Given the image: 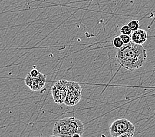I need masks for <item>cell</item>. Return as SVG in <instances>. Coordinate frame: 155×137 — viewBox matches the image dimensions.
Instances as JSON below:
<instances>
[{
	"mask_svg": "<svg viewBox=\"0 0 155 137\" xmlns=\"http://www.w3.org/2000/svg\"><path fill=\"white\" fill-rule=\"evenodd\" d=\"M147 50L143 45H138L131 41L124 44L116 51V60L121 67L133 71L143 66L147 60Z\"/></svg>",
	"mask_w": 155,
	"mask_h": 137,
	"instance_id": "obj_1",
	"label": "cell"
},
{
	"mask_svg": "<svg viewBox=\"0 0 155 137\" xmlns=\"http://www.w3.org/2000/svg\"><path fill=\"white\" fill-rule=\"evenodd\" d=\"M53 135L61 137H73L75 134L83 135L84 126L83 122L75 117H65L54 124Z\"/></svg>",
	"mask_w": 155,
	"mask_h": 137,
	"instance_id": "obj_2",
	"label": "cell"
},
{
	"mask_svg": "<svg viewBox=\"0 0 155 137\" xmlns=\"http://www.w3.org/2000/svg\"><path fill=\"white\" fill-rule=\"evenodd\" d=\"M110 134L112 137H117L125 133L134 135L135 127L131 121L125 118H121L112 122L109 128Z\"/></svg>",
	"mask_w": 155,
	"mask_h": 137,
	"instance_id": "obj_3",
	"label": "cell"
},
{
	"mask_svg": "<svg viewBox=\"0 0 155 137\" xmlns=\"http://www.w3.org/2000/svg\"><path fill=\"white\" fill-rule=\"evenodd\" d=\"M69 81L61 79L57 81L51 88V93L54 101L57 104L64 103L67 96Z\"/></svg>",
	"mask_w": 155,
	"mask_h": 137,
	"instance_id": "obj_4",
	"label": "cell"
},
{
	"mask_svg": "<svg viewBox=\"0 0 155 137\" xmlns=\"http://www.w3.org/2000/svg\"><path fill=\"white\" fill-rule=\"evenodd\" d=\"M82 97V88L76 82H69L67 96L64 103L68 106H74L78 103Z\"/></svg>",
	"mask_w": 155,
	"mask_h": 137,
	"instance_id": "obj_5",
	"label": "cell"
},
{
	"mask_svg": "<svg viewBox=\"0 0 155 137\" xmlns=\"http://www.w3.org/2000/svg\"><path fill=\"white\" fill-rule=\"evenodd\" d=\"M25 83L32 91H39L45 86L46 77L40 73L37 77H32L28 73L25 79Z\"/></svg>",
	"mask_w": 155,
	"mask_h": 137,
	"instance_id": "obj_6",
	"label": "cell"
},
{
	"mask_svg": "<svg viewBox=\"0 0 155 137\" xmlns=\"http://www.w3.org/2000/svg\"><path fill=\"white\" fill-rule=\"evenodd\" d=\"M148 39V34L147 32L143 29H139V30L132 32L131 35V41L138 45H143L147 42Z\"/></svg>",
	"mask_w": 155,
	"mask_h": 137,
	"instance_id": "obj_7",
	"label": "cell"
},
{
	"mask_svg": "<svg viewBox=\"0 0 155 137\" xmlns=\"http://www.w3.org/2000/svg\"><path fill=\"white\" fill-rule=\"evenodd\" d=\"M112 45L117 49L122 47L124 45V44L122 41V40L121 39L120 36H117L114 38L112 40Z\"/></svg>",
	"mask_w": 155,
	"mask_h": 137,
	"instance_id": "obj_8",
	"label": "cell"
},
{
	"mask_svg": "<svg viewBox=\"0 0 155 137\" xmlns=\"http://www.w3.org/2000/svg\"><path fill=\"white\" fill-rule=\"evenodd\" d=\"M128 27L130 28L132 32H134L137 31L139 29L140 24H139V21L138 20H132L130 21L127 24Z\"/></svg>",
	"mask_w": 155,
	"mask_h": 137,
	"instance_id": "obj_9",
	"label": "cell"
},
{
	"mask_svg": "<svg viewBox=\"0 0 155 137\" xmlns=\"http://www.w3.org/2000/svg\"><path fill=\"white\" fill-rule=\"evenodd\" d=\"M120 32L121 33V34L124 35H128V36H131L132 34V31L130 29V28L128 27L127 24L124 25L121 27L120 29Z\"/></svg>",
	"mask_w": 155,
	"mask_h": 137,
	"instance_id": "obj_10",
	"label": "cell"
},
{
	"mask_svg": "<svg viewBox=\"0 0 155 137\" xmlns=\"http://www.w3.org/2000/svg\"><path fill=\"white\" fill-rule=\"evenodd\" d=\"M120 36L121 39L122 40V41L124 44H127L131 42V36L121 34Z\"/></svg>",
	"mask_w": 155,
	"mask_h": 137,
	"instance_id": "obj_11",
	"label": "cell"
},
{
	"mask_svg": "<svg viewBox=\"0 0 155 137\" xmlns=\"http://www.w3.org/2000/svg\"><path fill=\"white\" fill-rule=\"evenodd\" d=\"M40 72L38 71L37 69L34 68L31 70L30 73H29V75H30L32 77H37L40 75Z\"/></svg>",
	"mask_w": 155,
	"mask_h": 137,
	"instance_id": "obj_12",
	"label": "cell"
},
{
	"mask_svg": "<svg viewBox=\"0 0 155 137\" xmlns=\"http://www.w3.org/2000/svg\"><path fill=\"white\" fill-rule=\"evenodd\" d=\"M134 135H132L131 133H125L124 135H121L117 137H134Z\"/></svg>",
	"mask_w": 155,
	"mask_h": 137,
	"instance_id": "obj_13",
	"label": "cell"
},
{
	"mask_svg": "<svg viewBox=\"0 0 155 137\" xmlns=\"http://www.w3.org/2000/svg\"><path fill=\"white\" fill-rule=\"evenodd\" d=\"M82 136H83V135H81L80 134H75L73 136V137H82Z\"/></svg>",
	"mask_w": 155,
	"mask_h": 137,
	"instance_id": "obj_14",
	"label": "cell"
},
{
	"mask_svg": "<svg viewBox=\"0 0 155 137\" xmlns=\"http://www.w3.org/2000/svg\"><path fill=\"white\" fill-rule=\"evenodd\" d=\"M50 137H61V136H55V135H52V136H50Z\"/></svg>",
	"mask_w": 155,
	"mask_h": 137,
	"instance_id": "obj_15",
	"label": "cell"
}]
</instances>
